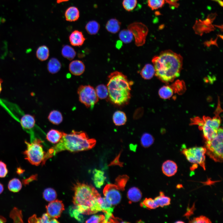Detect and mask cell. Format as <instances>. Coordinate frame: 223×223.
<instances>
[{"instance_id": "obj_1", "label": "cell", "mask_w": 223, "mask_h": 223, "mask_svg": "<svg viewBox=\"0 0 223 223\" xmlns=\"http://www.w3.org/2000/svg\"><path fill=\"white\" fill-rule=\"evenodd\" d=\"M152 62L155 75L161 81L168 84L179 76L182 68L183 58L180 54L167 50L154 56Z\"/></svg>"}, {"instance_id": "obj_2", "label": "cell", "mask_w": 223, "mask_h": 223, "mask_svg": "<svg viewBox=\"0 0 223 223\" xmlns=\"http://www.w3.org/2000/svg\"><path fill=\"white\" fill-rule=\"evenodd\" d=\"M74 190L73 202L79 213L90 215L102 211L103 198L93 186L78 182Z\"/></svg>"}, {"instance_id": "obj_3", "label": "cell", "mask_w": 223, "mask_h": 223, "mask_svg": "<svg viewBox=\"0 0 223 223\" xmlns=\"http://www.w3.org/2000/svg\"><path fill=\"white\" fill-rule=\"evenodd\" d=\"M96 142L95 139L90 138L83 131L72 130L69 134L63 132L62 137L59 142L45 153L42 164H45L47 159L61 151L77 152L90 149L94 147Z\"/></svg>"}, {"instance_id": "obj_4", "label": "cell", "mask_w": 223, "mask_h": 223, "mask_svg": "<svg viewBox=\"0 0 223 223\" xmlns=\"http://www.w3.org/2000/svg\"><path fill=\"white\" fill-rule=\"evenodd\" d=\"M108 78L107 87L111 101L119 106L127 104L131 98L130 90L133 82L118 71L111 73Z\"/></svg>"}, {"instance_id": "obj_5", "label": "cell", "mask_w": 223, "mask_h": 223, "mask_svg": "<svg viewBox=\"0 0 223 223\" xmlns=\"http://www.w3.org/2000/svg\"><path fill=\"white\" fill-rule=\"evenodd\" d=\"M218 100L215 116L213 118L203 116L202 118L195 117L191 119L190 125L198 126L199 129L203 131L206 141L211 140L216 136L221 125V120L220 114L222 111L219 98Z\"/></svg>"}, {"instance_id": "obj_6", "label": "cell", "mask_w": 223, "mask_h": 223, "mask_svg": "<svg viewBox=\"0 0 223 223\" xmlns=\"http://www.w3.org/2000/svg\"><path fill=\"white\" fill-rule=\"evenodd\" d=\"M25 142L27 146L23 152L25 159L32 165H39L42 162L45 154L41 144L42 141L36 138L31 142L26 141Z\"/></svg>"}, {"instance_id": "obj_7", "label": "cell", "mask_w": 223, "mask_h": 223, "mask_svg": "<svg viewBox=\"0 0 223 223\" xmlns=\"http://www.w3.org/2000/svg\"><path fill=\"white\" fill-rule=\"evenodd\" d=\"M223 132L222 128L220 127L216 136L205 142L206 154L216 162L223 161Z\"/></svg>"}, {"instance_id": "obj_8", "label": "cell", "mask_w": 223, "mask_h": 223, "mask_svg": "<svg viewBox=\"0 0 223 223\" xmlns=\"http://www.w3.org/2000/svg\"><path fill=\"white\" fill-rule=\"evenodd\" d=\"M77 92L80 101L88 108H93L98 101L95 89L90 85H80Z\"/></svg>"}, {"instance_id": "obj_9", "label": "cell", "mask_w": 223, "mask_h": 223, "mask_svg": "<svg viewBox=\"0 0 223 223\" xmlns=\"http://www.w3.org/2000/svg\"><path fill=\"white\" fill-rule=\"evenodd\" d=\"M182 153L189 162L199 164L204 170H206V149L204 147H194L185 148L182 150Z\"/></svg>"}, {"instance_id": "obj_10", "label": "cell", "mask_w": 223, "mask_h": 223, "mask_svg": "<svg viewBox=\"0 0 223 223\" xmlns=\"http://www.w3.org/2000/svg\"><path fill=\"white\" fill-rule=\"evenodd\" d=\"M127 29L132 33L137 46H142L145 43L148 32L145 25L141 22H134L129 25Z\"/></svg>"}, {"instance_id": "obj_11", "label": "cell", "mask_w": 223, "mask_h": 223, "mask_svg": "<svg viewBox=\"0 0 223 223\" xmlns=\"http://www.w3.org/2000/svg\"><path fill=\"white\" fill-rule=\"evenodd\" d=\"M120 189L116 185L108 184L106 185L103 193L107 201L112 205L118 204L121 199Z\"/></svg>"}, {"instance_id": "obj_12", "label": "cell", "mask_w": 223, "mask_h": 223, "mask_svg": "<svg viewBox=\"0 0 223 223\" xmlns=\"http://www.w3.org/2000/svg\"><path fill=\"white\" fill-rule=\"evenodd\" d=\"M47 213L53 218H58L60 217L64 210L62 202L58 199L50 202L46 206Z\"/></svg>"}, {"instance_id": "obj_13", "label": "cell", "mask_w": 223, "mask_h": 223, "mask_svg": "<svg viewBox=\"0 0 223 223\" xmlns=\"http://www.w3.org/2000/svg\"><path fill=\"white\" fill-rule=\"evenodd\" d=\"M69 69L70 72L75 76H80L85 71V66L84 64L80 60H74L69 64Z\"/></svg>"}, {"instance_id": "obj_14", "label": "cell", "mask_w": 223, "mask_h": 223, "mask_svg": "<svg viewBox=\"0 0 223 223\" xmlns=\"http://www.w3.org/2000/svg\"><path fill=\"white\" fill-rule=\"evenodd\" d=\"M69 40L71 45L73 46L79 47L83 45L85 39L82 32L76 30L70 34Z\"/></svg>"}, {"instance_id": "obj_15", "label": "cell", "mask_w": 223, "mask_h": 223, "mask_svg": "<svg viewBox=\"0 0 223 223\" xmlns=\"http://www.w3.org/2000/svg\"><path fill=\"white\" fill-rule=\"evenodd\" d=\"M162 169L163 173L166 176L171 177L177 173V166L175 162L168 160L163 163Z\"/></svg>"}, {"instance_id": "obj_16", "label": "cell", "mask_w": 223, "mask_h": 223, "mask_svg": "<svg viewBox=\"0 0 223 223\" xmlns=\"http://www.w3.org/2000/svg\"><path fill=\"white\" fill-rule=\"evenodd\" d=\"M20 124L22 126L27 129H30L33 128L35 123L34 117L28 114L23 116L20 119Z\"/></svg>"}, {"instance_id": "obj_17", "label": "cell", "mask_w": 223, "mask_h": 223, "mask_svg": "<svg viewBox=\"0 0 223 223\" xmlns=\"http://www.w3.org/2000/svg\"><path fill=\"white\" fill-rule=\"evenodd\" d=\"M65 16L67 21L72 22L77 20L79 17V12L77 8L71 7L66 11Z\"/></svg>"}, {"instance_id": "obj_18", "label": "cell", "mask_w": 223, "mask_h": 223, "mask_svg": "<svg viewBox=\"0 0 223 223\" xmlns=\"http://www.w3.org/2000/svg\"><path fill=\"white\" fill-rule=\"evenodd\" d=\"M112 120L114 124L117 126L125 124L127 121V117L125 114L120 111H117L114 113Z\"/></svg>"}, {"instance_id": "obj_19", "label": "cell", "mask_w": 223, "mask_h": 223, "mask_svg": "<svg viewBox=\"0 0 223 223\" xmlns=\"http://www.w3.org/2000/svg\"><path fill=\"white\" fill-rule=\"evenodd\" d=\"M93 180L95 186L100 188L103 185L105 179L104 172L100 170L95 169L93 172Z\"/></svg>"}, {"instance_id": "obj_20", "label": "cell", "mask_w": 223, "mask_h": 223, "mask_svg": "<svg viewBox=\"0 0 223 223\" xmlns=\"http://www.w3.org/2000/svg\"><path fill=\"white\" fill-rule=\"evenodd\" d=\"M63 135V132L51 129L47 133L46 138L50 142L56 144L58 143L61 138Z\"/></svg>"}, {"instance_id": "obj_21", "label": "cell", "mask_w": 223, "mask_h": 223, "mask_svg": "<svg viewBox=\"0 0 223 223\" xmlns=\"http://www.w3.org/2000/svg\"><path fill=\"white\" fill-rule=\"evenodd\" d=\"M155 69L154 66L151 64H146L140 72V74L144 79H151L155 74Z\"/></svg>"}, {"instance_id": "obj_22", "label": "cell", "mask_w": 223, "mask_h": 223, "mask_svg": "<svg viewBox=\"0 0 223 223\" xmlns=\"http://www.w3.org/2000/svg\"><path fill=\"white\" fill-rule=\"evenodd\" d=\"M47 69L49 72L52 74L58 72L61 68V64L56 58H52L48 61Z\"/></svg>"}, {"instance_id": "obj_23", "label": "cell", "mask_w": 223, "mask_h": 223, "mask_svg": "<svg viewBox=\"0 0 223 223\" xmlns=\"http://www.w3.org/2000/svg\"><path fill=\"white\" fill-rule=\"evenodd\" d=\"M120 25L121 23L118 20L113 18L108 20L106 25V28L108 32L115 33L120 30Z\"/></svg>"}, {"instance_id": "obj_24", "label": "cell", "mask_w": 223, "mask_h": 223, "mask_svg": "<svg viewBox=\"0 0 223 223\" xmlns=\"http://www.w3.org/2000/svg\"><path fill=\"white\" fill-rule=\"evenodd\" d=\"M32 223H59L56 219L51 217L47 213L44 214L41 217L38 218L35 214L30 217Z\"/></svg>"}, {"instance_id": "obj_25", "label": "cell", "mask_w": 223, "mask_h": 223, "mask_svg": "<svg viewBox=\"0 0 223 223\" xmlns=\"http://www.w3.org/2000/svg\"><path fill=\"white\" fill-rule=\"evenodd\" d=\"M170 85L174 93L179 95L183 94L186 90L185 83L183 80H177Z\"/></svg>"}, {"instance_id": "obj_26", "label": "cell", "mask_w": 223, "mask_h": 223, "mask_svg": "<svg viewBox=\"0 0 223 223\" xmlns=\"http://www.w3.org/2000/svg\"><path fill=\"white\" fill-rule=\"evenodd\" d=\"M127 197L132 202H137L139 201L142 197V193L137 188L133 187L130 188L127 192Z\"/></svg>"}, {"instance_id": "obj_27", "label": "cell", "mask_w": 223, "mask_h": 223, "mask_svg": "<svg viewBox=\"0 0 223 223\" xmlns=\"http://www.w3.org/2000/svg\"><path fill=\"white\" fill-rule=\"evenodd\" d=\"M36 55L37 59L40 61L46 60L49 56V49L46 46H41L37 49Z\"/></svg>"}, {"instance_id": "obj_28", "label": "cell", "mask_w": 223, "mask_h": 223, "mask_svg": "<svg viewBox=\"0 0 223 223\" xmlns=\"http://www.w3.org/2000/svg\"><path fill=\"white\" fill-rule=\"evenodd\" d=\"M61 53L64 57L70 60L73 59L76 55L74 48L68 45H65L63 46Z\"/></svg>"}, {"instance_id": "obj_29", "label": "cell", "mask_w": 223, "mask_h": 223, "mask_svg": "<svg viewBox=\"0 0 223 223\" xmlns=\"http://www.w3.org/2000/svg\"><path fill=\"white\" fill-rule=\"evenodd\" d=\"M48 119L52 124L59 125L62 121L63 117L60 112L54 110L50 112L48 116Z\"/></svg>"}, {"instance_id": "obj_30", "label": "cell", "mask_w": 223, "mask_h": 223, "mask_svg": "<svg viewBox=\"0 0 223 223\" xmlns=\"http://www.w3.org/2000/svg\"><path fill=\"white\" fill-rule=\"evenodd\" d=\"M174 93L170 85H165L161 87L159 90V95L163 99H167L171 98Z\"/></svg>"}, {"instance_id": "obj_31", "label": "cell", "mask_w": 223, "mask_h": 223, "mask_svg": "<svg viewBox=\"0 0 223 223\" xmlns=\"http://www.w3.org/2000/svg\"><path fill=\"white\" fill-rule=\"evenodd\" d=\"M154 200L159 207H163L170 204V198L165 196L162 191L160 192L159 195L155 198Z\"/></svg>"}, {"instance_id": "obj_32", "label": "cell", "mask_w": 223, "mask_h": 223, "mask_svg": "<svg viewBox=\"0 0 223 223\" xmlns=\"http://www.w3.org/2000/svg\"><path fill=\"white\" fill-rule=\"evenodd\" d=\"M22 184L18 179L14 178L11 180L8 184L9 190L13 192H19L22 188Z\"/></svg>"}, {"instance_id": "obj_33", "label": "cell", "mask_w": 223, "mask_h": 223, "mask_svg": "<svg viewBox=\"0 0 223 223\" xmlns=\"http://www.w3.org/2000/svg\"><path fill=\"white\" fill-rule=\"evenodd\" d=\"M154 139L150 134L145 133L142 136L140 142L142 146L145 148H147L151 146L154 143Z\"/></svg>"}, {"instance_id": "obj_34", "label": "cell", "mask_w": 223, "mask_h": 223, "mask_svg": "<svg viewBox=\"0 0 223 223\" xmlns=\"http://www.w3.org/2000/svg\"><path fill=\"white\" fill-rule=\"evenodd\" d=\"M133 35L128 29L121 30L119 33V37L121 41L125 43L130 42L133 38Z\"/></svg>"}, {"instance_id": "obj_35", "label": "cell", "mask_w": 223, "mask_h": 223, "mask_svg": "<svg viewBox=\"0 0 223 223\" xmlns=\"http://www.w3.org/2000/svg\"><path fill=\"white\" fill-rule=\"evenodd\" d=\"M10 217L14 223H23V215L21 210L14 207L11 211Z\"/></svg>"}, {"instance_id": "obj_36", "label": "cell", "mask_w": 223, "mask_h": 223, "mask_svg": "<svg viewBox=\"0 0 223 223\" xmlns=\"http://www.w3.org/2000/svg\"><path fill=\"white\" fill-rule=\"evenodd\" d=\"M100 28L99 24L95 21L89 22L86 25L85 29L87 32L90 35L96 34Z\"/></svg>"}, {"instance_id": "obj_37", "label": "cell", "mask_w": 223, "mask_h": 223, "mask_svg": "<svg viewBox=\"0 0 223 223\" xmlns=\"http://www.w3.org/2000/svg\"><path fill=\"white\" fill-rule=\"evenodd\" d=\"M97 95L100 99L106 98L108 95V92L107 87L103 84L98 85L95 88Z\"/></svg>"}, {"instance_id": "obj_38", "label": "cell", "mask_w": 223, "mask_h": 223, "mask_svg": "<svg viewBox=\"0 0 223 223\" xmlns=\"http://www.w3.org/2000/svg\"><path fill=\"white\" fill-rule=\"evenodd\" d=\"M43 195L45 199L48 202L55 200L57 196L55 191L54 189L50 188L45 190Z\"/></svg>"}, {"instance_id": "obj_39", "label": "cell", "mask_w": 223, "mask_h": 223, "mask_svg": "<svg viewBox=\"0 0 223 223\" xmlns=\"http://www.w3.org/2000/svg\"><path fill=\"white\" fill-rule=\"evenodd\" d=\"M141 206L150 209H155L159 207L154 199L151 198H146L141 204Z\"/></svg>"}, {"instance_id": "obj_40", "label": "cell", "mask_w": 223, "mask_h": 223, "mask_svg": "<svg viewBox=\"0 0 223 223\" xmlns=\"http://www.w3.org/2000/svg\"><path fill=\"white\" fill-rule=\"evenodd\" d=\"M166 0H148V5L152 10L157 9L162 7Z\"/></svg>"}, {"instance_id": "obj_41", "label": "cell", "mask_w": 223, "mask_h": 223, "mask_svg": "<svg viewBox=\"0 0 223 223\" xmlns=\"http://www.w3.org/2000/svg\"><path fill=\"white\" fill-rule=\"evenodd\" d=\"M137 3V0H123L122 4L125 10L130 11L136 7Z\"/></svg>"}, {"instance_id": "obj_42", "label": "cell", "mask_w": 223, "mask_h": 223, "mask_svg": "<svg viewBox=\"0 0 223 223\" xmlns=\"http://www.w3.org/2000/svg\"><path fill=\"white\" fill-rule=\"evenodd\" d=\"M86 223H106L105 216L103 215H94L91 216L86 221Z\"/></svg>"}, {"instance_id": "obj_43", "label": "cell", "mask_w": 223, "mask_h": 223, "mask_svg": "<svg viewBox=\"0 0 223 223\" xmlns=\"http://www.w3.org/2000/svg\"><path fill=\"white\" fill-rule=\"evenodd\" d=\"M129 177L126 175L119 176L116 179V184L120 190H123L124 187Z\"/></svg>"}, {"instance_id": "obj_44", "label": "cell", "mask_w": 223, "mask_h": 223, "mask_svg": "<svg viewBox=\"0 0 223 223\" xmlns=\"http://www.w3.org/2000/svg\"><path fill=\"white\" fill-rule=\"evenodd\" d=\"M190 222L194 223H212L211 220L208 218L203 216H200L194 218Z\"/></svg>"}, {"instance_id": "obj_45", "label": "cell", "mask_w": 223, "mask_h": 223, "mask_svg": "<svg viewBox=\"0 0 223 223\" xmlns=\"http://www.w3.org/2000/svg\"><path fill=\"white\" fill-rule=\"evenodd\" d=\"M8 172L6 164L2 161H0V177H5Z\"/></svg>"}, {"instance_id": "obj_46", "label": "cell", "mask_w": 223, "mask_h": 223, "mask_svg": "<svg viewBox=\"0 0 223 223\" xmlns=\"http://www.w3.org/2000/svg\"><path fill=\"white\" fill-rule=\"evenodd\" d=\"M37 174L31 176L28 178L23 180V183L25 186L28 185L31 182L36 180L37 178Z\"/></svg>"}, {"instance_id": "obj_47", "label": "cell", "mask_w": 223, "mask_h": 223, "mask_svg": "<svg viewBox=\"0 0 223 223\" xmlns=\"http://www.w3.org/2000/svg\"><path fill=\"white\" fill-rule=\"evenodd\" d=\"M72 214L74 217L78 221L82 222L83 221V217L81 215H80L77 210L75 209L73 211Z\"/></svg>"}, {"instance_id": "obj_48", "label": "cell", "mask_w": 223, "mask_h": 223, "mask_svg": "<svg viewBox=\"0 0 223 223\" xmlns=\"http://www.w3.org/2000/svg\"><path fill=\"white\" fill-rule=\"evenodd\" d=\"M6 219L3 216H0V223H4L6 222Z\"/></svg>"}, {"instance_id": "obj_49", "label": "cell", "mask_w": 223, "mask_h": 223, "mask_svg": "<svg viewBox=\"0 0 223 223\" xmlns=\"http://www.w3.org/2000/svg\"><path fill=\"white\" fill-rule=\"evenodd\" d=\"M4 190V187L3 185L0 183V194H1Z\"/></svg>"}, {"instance_id": "obj_50", "label": "cell", "mask_w": 223, "mask_h": 223, "mask_svg": "<svg viewBox=\"0 0 223 223\" xmlns=\"http://www.w3.org/2000/svg\"><path fill=\"white\" fill-rule=\"evenodd\" d=\"M2 80L0 78V93L2 90Z\"/></svg>"}, {"instance_id": "obj_51", "label": "cell", "mask_w": 223, "mask_h": 223, "mask_svg": "<svg viewBox=\"0 0 223 223\" xmlns=\"http://www.w3.org/2000/svg\"><path fill=\"white\" fill-rule=\"evenodd\" d=\"M17 172L18 173L20 174V173H23V170L21 168H18L17 169Z\"/></svg>"}, {"instance_id": "obj_52", "label": "cell", "mask_w": 223, "mask_h": 223, "mask_svg": "<svg viewBox=\"0 0 223 223\" xmlns=\"http://www.w3.org/2000/svg\"><path fill=\"white\" fill-rule=\"evenodd\" d=\"M68 0H57V2L58 3H60L63 2L67 1Z\"/></svg>"}, {"instance_id": "obj_53", "label": "cell", "mask_w": 223, "mask_h": 223, "mask_svg": "<svg viewBox=\"0 0 223 223\" xmlns=\"http://www.w3.org/2000/svg\"><path fill=\"white\" fill-rule=\"evenodd\" d=\"M175 222L179 223H184V221H177L176 222Z\"/></svg>"}]
</instances>
